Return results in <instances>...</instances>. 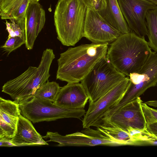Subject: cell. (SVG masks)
Wrapping results in <instances>:
<instances>
[{"label": "cell", "instance_id": "cell-1", "mask_svg": "<svg viewBox=\"0 0 157 157\" xmlns=\"http://www.w3.org/2000/svg\"><path fill=\"white\" fill-rule=\"evenodd\" d=\"M108 43L82 44L69 48L57 60L56 78L68 83L81 82L107 54Z\"/></svg>", "mask_w": 157, "mask_h": 157}, {"label": "cell", "instance_id": "cell-2", "mask_svg": "<svg viewBox=\"0 0 157 157\" xmlns=\"http://www.w3.org/2000/svg\"><path fill=\"white\" fill-rule=\"evenodd\" d=\"M151 52L144 37L131 31L111 43L106 56L118 71L128 76L140 69Z\"/></svg>", "mask_w": 157, "mask_h": 157}, {"label": "cell", "instance_id": "cell-3", "mask_svg": "<svg viewBox=\"0 0 157 157\" xmlns=\"http://www.w3.org/2000/svg\"><path fill=\"white\" fill-rule=\"evenodd\" d=\"M88 7L81 0H58L54 13L58 39L74 46L83 37Z\"/></svg>", "mask_w": 157, "mask_h": 157}, {"label": "cell", "instance_id": "cell-4", "mask_svg": "<svg viewBox=\"0 0 157 157\" xmlns=\"http://www.w3.org/2000/svg\"><path fill=\"white\" fill-rule=\"evenodd\" d=\"M55 57L52 49H46L38 67L29 66L19 76L7 81L2 86V92L18 103L33 96L48 80L50 66Z\"/></svg>", "mask_w": 157, "mask_h": 157}, {"label": "cell", "instance_id": "cell-5", "mask_svg": "<svg viewBox=\"0 0 157 157\" xmlns=\"http://www.w3.org/2000/svg\"><path fill=\"white\" fill-rule=\"evenodd\" d=\"M126 77L112 64L106 56L95 65L81 83L89 97V102H93Z\"/></svg>", "mask_w": 157, "mask_h": 157}, {"label": "cell", "instance_id": "cell-6", "mask_svg": "<svg viewBox=\"0 0 157 157\" xmlns=\"http://www.w3.org/2000/svg\"><path fill=\"white\" fill-rule=\"evenodd\" d=\"M18 103L22 115L33 123L64 118L80 119L86 113L84 109L66 108L33 95Z\"/></svg>", "mask_w": 157, "mask_h": 157}, {"label": "cell", "instance_id": "cell-7", "mask_svg": "<svg viewBox=\"0 0 157 157\" xmlns=\"http://www.w3.org/2000/svg\"><path fill=\"white\" fill-rule=\"evenodd\" d=\"M129 82V77H126L96 101L89 102L88 109L82 121L83 128L98 127L101 124L107 112L123 98L128 89Z\"/></svg>", "mask_w": 157, "mask_h": 157}, {"label": "cell", "instance_id": "cell-8", "mask_svg": "<svg viewBox=\"0 0 157 157\" xmlns=\"http://www.w3.org/2000/svg\"><path fill=\"white\" fill-rule=\"evenodd\" d=\"M128 87L121 101L127 104L140 97L148 88L157 84V52H151L137 72L128 76Z\"/></svg>", "mask_w": 157, "mask_h": 157}, {"label": "cell", "instance_id": "cell-9", "mask_svg": "<svg viewBox=\"0 0 157 157\" xmlns=\"http://www.w3.org/2000/svg\"><path fill=\"white\" fill-rule=\"evenodd\" d=\"M48 141L58 143V146H93L98 145L121 146L118 142L103 134L98 130L85 128L80 132L62 136L57 132H47L43 137Z\"/></svg>", "mask_w": 157, "mask_h": 157}, {"label": "cell", "instance_id": "cell-10", "mask_svg": "<svg viewBox=\"0 0 157 157\" xmlns=\"http://www.w3.org/2000/svg\"><path fill=\"white\" fill-rule=\"evenodd\" d=\"M121 11L131 31L144 37L147 35L146 16L156 5L147 0H117Z\"/></svg>", "mask_w": 157, "mask_h": 157}, {"label": "cell", "instance_id": "cell-11", "mask_svg": "<svg viewBox=\"0 0 157 157\" xmlns=\"http://www.w3.org/2000/svg\"><path fill=\"white\" fill-rule=\"evenodd\" d=\"M121 34L108 23L98 12L88 8L83 37L92 43L109 44Z\"/></svg>", "mask_w": 157, "mask_h": 157}, {"label": "cell", "instance_id": "cell-12", "mask_svg": "<svg viewBox=\"0 0 157 157\" xmlns=\"http://www.w3.org/2000/svg\"><path fill=\"white\" fill-rule=\"evenodd\" d=\"M140 98L122 106L109 117L102 119L113 123L126 131L129 127L141 130L146 129V124L141 109Z\"/></svg>", "mask_w": 157, "mask_h": 157}, {"label": "cell", "instance_id": "cell-13", "mask_svg": "<svg viewBox=\"0 0 157 157\" xmlns=\"http://www.w3.org/2000/svg\"><path fill=\"white\" fill-rule=\"evenodd\" d=\"M26 48L32 49L36 38L44 25L45 12L38 2L30 1L25 14Z\"/></svg>", "mask_w": 157, "mask_h": 157}, {"label": "cell", "instance_id": "cell-14", "mask_svg": "<svg viewBox=\"0 0 157 157\" xmlns=\"http://www.w3.org/2000/svg\"><path fill=\"white\" fill-rule=\"evenodd\" d=\"M89 97L81 83H67L61 87L55 99L54 104L66 108L78 109H84Z\"/></svg>", "mask_w": 157, "mask_h": 157}, {"label": "cell", "instance_id": "cell-15", "mask_svg": "<svg viewBox=\"0 0 157 157\" xmlns=\"http://www.w3.org/2000/svg\"><path fill=\"white\" fill-rule=\"evenodd\" d=\"M11 141L16 146L48 145L36 131L31 121L21 114Z\"/></svg>", "mask_w": 157, "mask_h": 157}, {"label": "cell", "instance_id": "cell-16", "mask_svg": "<svg viewBox=\"0 0 157 157\" xmlns=\"http://www.w3.org/2000/svg\"><path fill=\"white\" fill-rule=\"evenodd\" d=\"M105 1V8L98 12L101 16L122 34L131 32L122 13L117 0Z\"/></svg>", "mask_w": 157, "mask_h": 157}, {"label": "cell", "instance_id": "cell-17", "mask_svg": "<svg viewBox=\"0 0 157 157\" xmlns=\"http://www.w3.org/2000/svg\"><path fill=\"white\" fill-rule=\"evenodd\" d=\"M30 0H0V16L2 19L25 18Z\"/></svg>", "mask_w": 157, "mask_h": 157}, {"label": "cell", "instance_id": "cell-18", "mask_svg": "<svg viewBox=\"0 0 157 157\" xmlns=\"http://www.w3.org/2000/svg\"><path fill=\"white\" fill-rule=\"evenodd\" d=\"M97 129L121 145H138L128 132L111 122L103 121Z\"/></svg>", "mask_w": 157, "mask_h": 157}, {"label": "cell", "instance_id": "cell-19", "mask_svg": "<svg viewBox=\"0 0 157 157\" xmlns=\"http://www.w3.org/2000/svg\"><path fill=\"white\" fill-rule=\"evenodd\" d=\"M19 104L15 101L0 98V121L16 130L21 114Z\"/></svg>", "mask_w": 157, "mask_h": 157}, {"label": "cell", "instance_id": "cell-20", "mask_svg": "<svg viewBox=\"0 0 157 157\" xmlns=\"http://www.w3.org/2000/svg\"><path fill=\"white\" fill-rule=\"evenodd\" d=\"M146 21L149 46L157 52V5L147 11Z\"/></svg>", "mask_w": 157, "mask_h": 157}, {"label": "cell", "instance_id": "cell-21", "mask_svg": "<svg viewBox=\"0 0 157 157\" xmlns=\"http://www.w3.org/2000/svg\"><path fill=\"white\" fill-rule=\"evenodd\" d=\"M61 88L56 82L48 80L36 91L33 96L38 98L53 102Z\"/></svg>", "mask_w": 157, "mask_h": 157}, {"label": "cell", "instance_id": "cell-22", "mask_svg": "<svg viewBox=\"0 0 157 157\" xmlns=\"http://www.w3.org/2000/svg\"><path fill=\"white\" fill-rule=\"evenodd\" d=\"M10 20V23L7 21L6 23V30L9 33L8 37L18 36L26 40L25 18L17 21L13 19Z\"/></svg>", "mask_w": 157, "mask_h": 157}, {"label": "cell", "instance_id": "cell-23", "mask_svg": "<svg viewBox=\"0 0 157 157\" xmlns=\"http://www.w3.org/2000/svg\"><path fill=\"white\" fill-rule=\"evenodd\" d=\"M26 40L18 36L8 37L5 44L1 48L8 55L24 44Z\"/></svg>", "mask_w": 157, "mask_h": 157}, {"label": "cell", "instance_id": "cell-24", "mask_svg": "<svg viewBox=\"0 0 157 157\" xmlns=\"http://www.w3.org/2000/svg\"><path fill=\"white\" fill-rule=\"evenodd\" d=\"M141 106L146 125L157 122V109L150 107L143 101Z\"/></svg>", "mask_w": 157, "mask_h": 157}, {"label": "cell", "instance_id": "cell-25", "mask_svg": "<svg viewBox=\"0 0 157 157\" xmlns=\"http://www.w3.org/2000/svg\"><path fill=\"white\" fill-rule=\"evenodd\" d=\"M16 129L11 126L0 121V138L11 139L14 136Z\"/></svg>", "mask_w": 157, "mask_h": 157}, {"label": "cell", "instance_id": "cell-26", "mask_svg": "<svg viewBox=\"0 0 157 157\" xmlns=\"http://www.w3.org/2000/svg\"><path fill=\"white\" fill-rule=\"evenodd\" d=\"M88 7L98 12L105 9L106 7L105 0H81Z\"/></svg>", "mask_w": 157, "mask_h": 157}, {"label": "cell", "instance_id": "cell-27", "mask_svg": "<svg viewBox=\"0 0 157 157\" xmlns=\"http://www.w3.org/2000/svg\"><path fill=\"white\" fill-rule=\"evenodd\" d=\"M146 129L157 137V122L146 125Z\"/></svg>", "mask_w": 157, "mask_h": 157}, {"label": "cell", "instance_id": "cell-28", "mask_svg": "<svg viewBox=\"0 0 157 157\" xmlns=\"http://www.w3.org/2000/svg\"><path fill=\"white\" fill-rule=\"evenodd\" d=\"M0 146L11 147L16 146L11 142V139L2 138H0Z\"/></svg>", "mask_w": 157, "mask_h": 157}, {"label": "cell", "instance_id": "cell-29", "mask_svg": "<svg viewBox=\"0 0 157 157\" xmlns=\"http://www.w3.org/2000/svg\"><path fill=\"white\" fill-rule=\"evenodd\" d=\"M145 145L157 146V137H154L147 140L142 141L141 145Z\"/></svg>", "mask_w": 157, "mask_h": 157}, {"label": "cell", "instance_id": "cell-30", "mask_svg": "<svg viewBox=\"0 0 157 157\" xmlns=\"http://www.w3.org/2000/svg\"><path fill=\"white\" fill-rule=\"evenodd\" d=\"M144 102L149 106L157 107V100L149 101Z\"/></svg>", "mask_w": 157, "mask_h": 157}, {"label": "cell", "instance_id": "cell-31", "mask_svg": "<svg viewBox=\"0 0 157 157\" xmlns=\"http://www.w3.org/2000/svg\"><path fill=\"white\" fill-rule=\"evenodd\" d=\"M153 3L156 5H157V0H147Z\"/></svg>", "mask_w": 157, "mask_h": 157}, {"label": "cell", "instance_id": "cell-32", "mask_svg": "<svg viewBox=\"0 0 157 157\" xmlns=\"http://www.w3.org/2000/svg\"><path fill=\"white\" fill-rule=\"evenodd\" d=\"M32 1H36V2H38L40 0H30Z\"/></svg>", "mask_w": 157, "mask_h": 157}]
</instances>
